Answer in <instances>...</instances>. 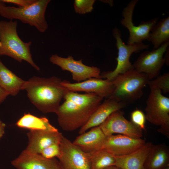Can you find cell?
<instances>
[{
    "instance_id": "484cf974",
    "label": "cell",
    "mask_w": 169,
    "mask_h": 169,
    "mask_svg": "<svg viewBox=\"0 0 169 169\" xmlns=\"http://www.w3.org/2000/svg\"><path fill=\"white\" fill-rule=\"evenodd\" d=\"M95 0H75L74 7L75 12L80 14H84L91 12L93 9Z\"/></svg>"
},
{
    "instance_id": "2e32d148",
    "label": "cell",
    "mask_w": 169,
    "mask_h": 169,
    "mask_svg": "<svg viewBox=\"0 0 169 169\" xmlns=\"http://www.w3.org/2000/svg\"><path fill=\"white\" fill-rule=\"evenodd\" d=\"M11 164L17 169H63L55 158L47 159L40 154H30L23 151Z\"/></svg>"
},
{
    "instance_id": "cb8c5ba5",
    "label": "cell",
    "mask_w": 169,
    "mask_h": 169,
    "mask_svg": "<svg viewBox=\"0 0 169 169\" xmlns=\"http://www.w3.org/2000/svg\"><path fill=\"white\" fill-rule=\"evenodd\" d=\"M91 169H105L114 166V156L104 149L90 153Z\"/></svg>"
},
{
    "instance_id": "d6a6232c",
    "label": "cell",
    "mask_w": 169,
    "mask_h": 169,
    "mask_svg": "<svg viewBox=\"0 0 169 169\" xmlns=\"http://www.w3.org/2000/svg\"><path fill=\"white\" fill-rule=\"evenodd\" d=\"M162 169H169V165L166 166Z\"/></svg>"
},
{
    "instance_id": "4fadbf2b",
    "label": "cell",
    "mask_w": 169,
    "mask_h": 169,
    "mask_svg": "<svg viewBox=\"0 0 169 169\" xmlns=\"http://www.w3.org/2000/svg\"><path fill=\"white\" fill-rule=\"evenodd\" d=\"M61 83L69 91L93 93L103 98L110 97L114 89L112 81L102 78H92L75 83L64 80L62 81Z\"/></svg>"
},
{
    "instance_id": "1f68e13d",
    "label": "cell",
    "mask_w": 169,
    "mask_h": 169,
    "mask_svg": "<svg viewBox=\"0 0 169 169\" xmlns=\"http://www.w3.org/2000/svg\"><path fill=\"white\" fill-rule=\"evenodd\" d=\"M105 169H121V168H119L115 166H113Z\"/></svg>"
},
{
    "instance_id": "6da1fadb",
    "label": "cell",
    "mask_w": 169,
    "mask_h": 169,
    "mask_svg": "<svg viewBox=\"0 0 169 169\" xmlns=\"http://www.w3.org/2000/svg\"><path fill=\"white\" fill-rule=\"evenodd\" d=\"M65 101L55 113L59 125L71 131L83 126L101 103L104 98L93 93L79 94L68 91Z\"/></svg>"
},
{
    "instance_id": "8fae6325",
    "label": "cell",
    "mask_w": 169,
    "mask_h": 169,
    "mask_svg": "<svg viewBox=\"0 0 169 169\" xmlns=\"http://www.w3.org/2000/svg\"><path fill=\"white\" fill-rule=\"evenodd\" d=\"M60 146L61 154L58 159L63 169H91L90 153L84 152L64 136Z\"/></svg>"
},
{
    "instance_id": "5b68a950",
    "label": "cell",
    "mask_w": 169,
    "mask_h": 169,
    "mask_svg": "<svg viewBox=\"0 0 169 169\" xmlns=\"http://www.w3.org/2000/svg\"><path fill=\"white\" fill-rule=\"evenodd\" d=\"M50 2V0H35L32 4L24 7L7 6L2 2L0 4V15L10 20H19L44 33L48 28L45 14Z\"/></svg>"
},
{
    "instance_id": "277c9868",
    "label": "cell",
    "mask_w": 169,
    "mask_h": 169,
    "mask_svg": "<svg viewBox=\"0 0 169 169\" xmlns=\"http://www.w3.org/2000/svg\"><path fill=\"white\" fill-rule=\"evenodd\" d=\"M149 81L145 74L134 69L130 70L119 75L112 81L114 89L109 98L126 105L132 103L142 96L143 89Z\"/></svg>"
},
{
    "instance_id": "9a60e30c",
    "label": "cell",
    "mask_w": 169,
    "mask_h": 169,
    "mask_svg": "<svg viewBox=\"0 0 169 169\" xmlns=\"http://www.w3.org/2000/svg\"><path fill=\"white\" fill-rule=\"evenodd\" d=\"M28 143L23 151L30 154H40L49 146L60 143L63 136L58 131L30 130L27 134Z\"/></svg>"
},
{
    "instance_id": "f546056e",
    "label": "cell",
    "mask_w": 169,
    "mask_h": 169,
    "mask_svg": "<svg viewBox=\"0 0 169 169\" xmlns=\"http://www.w3.org/2000/svg\"><path fill=\"white\" fill-rule=\"evenodd\" d=\"M8 95L0 85V105L4 102Z\"/></svg>"
},
{
    "instance_id": "836d02e7",
    "label": "cell",
    "mask_w": 169,
    "mask_h": 169,
    "mask_svg": "<svg viewBox=\"0 0 169 169\" xmlns=\"http://www.w3.org/2000/svg\"><path fill=\"white\" fill-rule=\"evenodd\" d=\"M3 2L1 0H0V4L2 3Z\"/></svg>"
},
{
    "instance_id": "83f0119b",
    "label": "cell",
    "mask_w": 169,
    "mask_h": 169,
    "mask_svg": "<svg viewBox=\"0 0 169 169\" xmlns=\"http://www.w3.org/2000/svg\"><path fill=\"white\" fill-rule=\"evenodd\" d=\"M131 121L142 130L145 129L146 120L145 114L141 110L137 109L131 114Z\"/></svg>"
},
{
    "instance_id": "3957f363",
    "label": "cell",
    "mask_w": 169,
    "mask_h": 169,
    "mask_svg": "<svg viewBox=\"0 0 169 169\" xmlns=\"http://www.w3.org/2000/svg\"><path fill=\"white\" fill-rule=\"evenodd\" d=\"M17 26V20L0 21V56L6 55L20 63L24 60L39 71L40 68L34 62L30 52L32 42L25 43L21 39Z\"/></svg>"
},
{
    "instance_id": "4316f807",
    "label": "cell",
    "mask_w": 169,
    "mask_h": 169,
    "mask_svg": "<svg viewBox=\"0 0 169 169\" xmlns=\"http://www.w3.org/2000/svg\"><path fill=\"white\" fill-rule=\"evenodd\" d=\"M60 143H54L49 146L42 150L40 154L47 159H52L56 157L58 158L61 154Z\"/></svg>"
},
{
    "instance_id": "e575fe53",
    "label": "cell",
    "mask_w": 169,
    "mask_h": 169,
    "mask_svg": "<svg viewBox=\"0 0 169 169\" xmlns=\"http://www.w3.org/2000/svg\"><path fill=\"white\" fill-rule=\"evenodd\" d=\"M1 45V42H0V46Z\"/></svg>"
},
{
    "instance_id": "8992f818",
    "label": "cell",
    "mask_w": 169,
    "mask_h": 169,
    "mask_svg": "<svg viewBox=\"0 0 169 169\" xmlns=\"http://www.w3.org/2000/svg\"><path fill=\"white\" fill-rule=\"evenodd\" d=\"M145 109L146 119L150 123L160 126L158 131L169 137V98L161 90L150 89Z\"/></svg>"
},
{
    "instance_id": "e0dca14e",
    "label": "cell",
    "mask_w": 169,
    "mask_h": 169,
    "mask_svg": "<svg viewBox=\"0 0 169 169\" xmlns=\"http://www.w3.org/2000/svg\"><path fill=\"white\" fill-rule=\"evenodd\" d=\"M126 105L111 98H108L98 107L87 122L80 128L79 134H82L92 128L98 126L113 112L125 107Z\"/></svg>"
},
{
    "instance_id": "5bb4252c",
    "label": "cell",
    "mask_w": 169,
    "mask_h": 169,
    "mask_svg": "<svg viewBox=\"0 0 169 169\" xmlns=\"http://www.w3.org/2000/svg\"><path fill=\"white\" fill-rule=\"evenodd\" d=\"M146 143L142 139L118 134L107 136L102 145L104 149L113 156L128 154L137 150Z\"/></svg>"
},
{
    "instance_id": "4dcf8cb0",
    "label": "cell",
    "mask_w": 169,
    "mask_h": 169,
    "mask_svg": "<svg viewBox=\"0 0 169 169\" xmlns=\"http://www.w3.org/2000/svg\"><path fill=\"white\" fill-rule=\"evenodd\" d=\"M5 126V124L0 120V139L4 134Z\"/></svg>"
},
{
    "instance_id": "ba28073f",
    "label": "cell",
    "mask_w": 169,
    "mask_h": 169,
    "mask_svg": "<svg viewBox=\"0 0 169 169\" xmlns=\"http://www.w3.org/2000/svg\"><path fill=\"white\" fill-rule=\"evenodd\" d=\"M169 45V42L163 43L157 49L143 52L133 64L134 69L145 74L150 80L156 77L166 63L163 55Z\"/></svg>"
},
{
    "instance_id": "9c48e42d",
    "label": "cell",
    "mask_w": 169,
    "mask_h": 169,
    "mask_svg": "<svg viewBox=\"0 0 169 169\" xmlns=\"http://www.w3.org/2000/svg\"><path fill=\"white\" fill-rule=\"evenodd\" d=\"M138 0H132L124 8L120 21L121 24L126 28L129 33L127 44H133L142 43L147 39L152 28L158 22L159 17L141 22L138 26L134 25L132 21L133 13Z\"/></svg>"
},
{
    "instance_id": "7a4b0ae2",
    "label": "cell",
    "mask_w": 169,
    "mask_h": 169,
    "mask_svg": "<svg viewBox=\"0 0 169 169\" xmlns=\"http://www.w3.org/2000/svg\"><path fill=\"white\" fill-rule=\"evenodd\" d=\"M55 76L49 78L33 76L26 81L23 90L30 102L44 113L57 112L61 101L69 91Z\"/></svg>"
},
{
    "instance_id": "f1b7e54d",
    "label": "cell",
    "mask_w": 169,
    "mask_h": 169,
    "mask_svg": "<svg viewBox=\"0 0 169 169\" xmlns=\"http://www.w3.org/2000/svg\"><path fill=\"white\" fill-rule=\"evenodd\" d=\"M35 0H1L5 3H9L16 5L18 7H27L33 3Z\"/></svg>"
},
{
    "instance_id": "44dd1931",
    "label": "cell",
    "mask_w": 169,
    "mask_h": 169,
    "mask_svg": "<svg viewBox=\"0 0 169 169\" xmlns=\"http://www.w3.org/2000/svg\"><path fill=\"white\" fill-rule=\"evenodd\" d=\"M25 81L8 68L0 59V85L9 95L16 96L23 90Z\"/></svg>"
},
{
    "instance_id": "7402d4cb",
    "label": "cell",
    "mask_w": 169,
    "mask_h": 169,
    "mask_svg": "<svg viewBox=\"0 0 169 169\" xmlns=\"http://www.w3.org/2000/svg\"><path fill=\"white\" fill-rule=\"evenodd\" d=\"M16 125L19 127L30 130H58L46 117H38L29 113H25L17 122Z\"/></svg>"
},
{
    "instance_id": "7c38bea8",
    "label": "cell",
    "mask_w": 169,
    "mask_h": 169,
    "mask_svg": "<svg viewBox=\"0 0 169 169\" xmlns=\"http://www.w3.org/2000/svg\"><path fill=\"white\" fill-rule=\"evenodd\" d=\"M99 126L106 136L115 133L135 138H141L143 136L142 130L126 119L120 110L112 113Z\"/></svg>"
},
{
    "instance_id": "d6986e66",
    "label": "cell",
    "mask_w": 169,
    "mask_h": 169,
    "mask_svg": "<svg viewBox=\"0 0 169 169\" xmlns=\"http://www.w3.org/2000/svg\"><path fill=\"white\" fill-rule=\"evenodd\" d=\"M106 137L98 126L79 135L72 142L84 152L90 153L101 149Z\"/></svg>"
},
{
    "instance_id": "603a6c76",
    "label": "cell",
    "mask_w": 169,
    "mask_h": 169,
    "mask_svg": "<svg viewBox=\"0 0 169 169\" xmlns=\"http://www.w3.org/2000/svg\"><path fill=\"white\" fill-rule=\"evenodd\" d=\"M147 40L152 43L155 49L169 42V16L158 21L152 28Z\"/></svg>"
},
{
    "instance_id": "30bf717a",
    "label": "cell",
    "mask_w": 169,
    "mask_h": 169,
    "mask_svg": "<svg viewBox=\"0 0 169 169\" xmlns=\"http://www.w3.org/2000/svg\"><path fill=\"white\" fill-rule=\"evenodd\" d=\"M49 60L53 64L60 67L62 70L70 72L73 79L77 82L92 78H102L99 68L85 65L83 63L82 59L76 60L71 56L65 58L54 54L50 57Z\"/></svg>"
},
{
    "instance_id": "52a82bcc",
    "label": "cell",
    "mask_w": 169,
    "mask_h": 169,
    "mask_svg": "<svg viewBox=\"0 0 169 169\" xmlns=\"http://www.w3.org/2000/svg\"><path fill=\"white\" fill-rule=\"evenodd\" d=\"M113 35L116 40V46L118 50V56L116 58L117 64L115 68L112 71L104 72L101 74L102 79L113 80L117 76L134 69L130 59L133 53L149 48L148 45L142 42L133 44H125L122 40L120 30L117 28L113 29Z\"/></svg>"
},
{
    "instance_id": "d4e9b609",
    "label": "cell",
    "mask_w": 169,
    "mask_h": 169,
    "mask_svg": "<svg viewBox=\"0 0 169 169\" xmlns=\"http://www.w3.org/2000/svg\"><path fill=\"white\" fill-rule=\"evenodd\" d=\"M148 85L150 89H159L164 93L169 92V73H164L158 75L155 79L149 81Z\"/></svg>"
},
{
    "instance_id": "ac0fdd59",
    "label": "cell",
    "mask_w": 169,
    "mask_h": 169,
    "mask_svg": "<svg viewBox=\"0 0 169 169\" xmlns=\"http://www.w3.org/2000/svg\"><path fill=\"white\" fill-rule=\"evenodd\" d=\"M152 145L151 142H146L139 148L130 153L114 156V166L121 169H145V162Z\"/></svg>"
},
{
    "instance_id": "ffe728a7",
    "label": "cell",
    "mask_w": 169,
    "mask_h": 169,
    "mask_svg": "<svg viewBox=\"0 0 169 169\" xmlns=\"http://www.w3.org/2000/svg\"><path fill=\"white\" fill-rule=\"evenodd\" d=\"M169 165V149L165 144L154 145L151 147L146 160L145 169H162Z\"/></svg>"
}]
</instances>
